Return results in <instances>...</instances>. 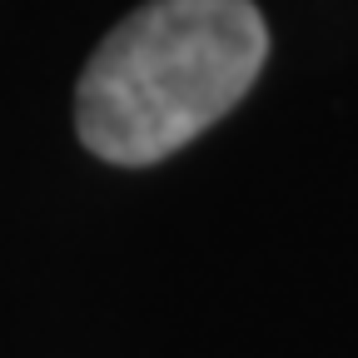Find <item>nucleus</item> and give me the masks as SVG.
I'll return each instance as SVG.
<instances>
[{
  "label": "nucleus",
  "instance_id": "nucleus-1",
  "mask_svg": "<svg viewBox=\"0 0 358 358\" xmlns=\"http://www.w3.org/2000/svg\"><path fill=\"white\" fill-rule=\"evenodd\" d=\"M268 55L254 0H150L80 75V140L110 164H155L229 115Z\"/></svg>",
  "mask_w": 358,
  "mask_h": 358
}]
</instances>
